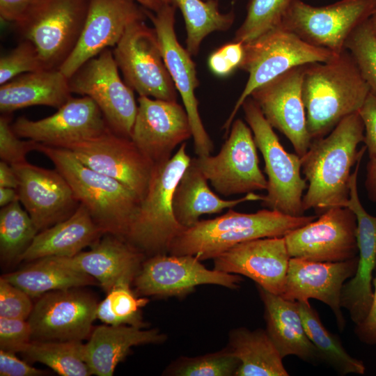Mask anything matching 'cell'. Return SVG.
<instances>
[{"mask_svg": "<svg viewBox=\"0 0 376 376\" xmlns=\"http://www.w3.org/2000/svg\"><path fill=\"white\" fill-rule=\"evenodd\" d=\"M364 126L359 111L343 118L323 138L314 139L301 157V171L308 182L303 209L321 214L329 209L347 207L352 168L366 151L358 150Z\"/></svg>", "mask_w": 376, "mask_h": 376, "instance_id": "6da1fadb", "label": "cell"}, {"mask_svg": "<svg viewBox=\"0 0 376 376\" xmlns=\"http://www.w3.org/2000/svg\"><path fill=\"white\" fill-rule=\"evenodd\" d=\"M369 93L346 49L328 61L306 64L302 96L312 141L324 137L343 118L358 111Z\"/></svg>", "mask_w": 376, "mask_h": 376, "instance_id": "7a4b0ae2", "label": "cell"}, {"mask_svg": "<svg viewBox=\"0 0 376 376\" xmlns=\"http://www.w3.org/2000/svg\"><path fill=\"white\" fill-rule=\"evenodd\" d=\"M318 217H294L268 208L255 213H241L230 208L220 217L198 221L184 228L171 242L169 253L191 255L200 260L213 259L244 242L284 237Z\"/></svg>", "mask_w": 376, "mask_h": 376, "instance_id": "3957f363", "label": "cell"}, {"mask_svg": "<svg viewBox=\"0 0 376 376\" xmlns=\"http://www.w3.org/2000/svg\"><path fill=\"white\" fill-rule=\"evenodd\" d=\"M35 150L51 160L104 233L125 240L140 203L130 189L88 167L66 148L36 142Z\"/></svg>", "mask_w": 376, "mask_h": 376, "instance_id": "277c9868", "label": "cell"}, {"mask_svg": "<svg viewBox=\"0 0 376 376\" xmlns=\"http://www.w3.org/2000/svg\"><path fill=\"white\" fill-rule=\"evenodd\" d=\"M186 149L184 142L169 159L155 164L147 192L125 237L144 254L166 253L172 240L185 228L175 217L173 197L191 160Z\"/></svg>", "mask_w": 376, "mask_h": 376, "instance_id": "5b68a950", "label": "cell"}, {"mask_svg": "<svg viewBox=\"0 0 376 376\" xmlns=\"http://www.w3.org/2000/svg\"><path fill=\"white\" fill-rule=\"evenodd\" d=\"M336 54L328 49L306 42L281 25L244 43V56L239 69L248 72L249 78L222 127L225 135L228 133L242 103L256 88L295 67L328 61Z\"/></svg>", "mask_w": 376, "mask_h": 376, "instance_id": "8992f818", "label": "cell"}, {"mask_svg": "<svg viewBox=\"0 0 376 376\" xmlns=\"http://www.w3.org/2000/svg\"><path fill=\"white\" fill-rule=\"evenodd\" d=\"M242 107L265 162L267 187L262 205L290 216L304 215L303 196L308 185L301 175V157L285 150L251 97Z\"/></svg>", "mask_w": 376, "mask_h": 376, "instance_id": "52a82bcc", "label": "cell"}, {"mask_svg": "<svg viewBox=\"0 0 376 376\" xmlns=\"http://www.w3.org/2000/svg\"><path fill=\"white\" fill-rule=\"evenodd\" d=\"M88 8V0H38L15 25L36 47L45 70H57L78 42Z\"/></svg>", "mask_w": 376, "mask_h": 376, "instance_id": "ba28073f", "label": "cell"}, {"mask_svg": "<svg viewBox=\"0 0 376 376\" xmlns=\"http://www.w3.org/2000/svg\"><path fill=\"white\" fill-rule=\"evenodd\" d=\"M376 12V0H340L324 6L291 0L281 26L313 45L336 54L352 32Z\"/></svg>", "mask_w": 376, "mask_h": 376, "instance_id": "9c48e42d", "label": "cell"}, {"mask_svg": "<svg viewBox=\"0 0 376 376\" xmlns=\"http://www.w3.org/2000/svg\"><path fill=\"white\" fill-rule=\"evenodd\" d=\"M68 82L72 93L95 102L113 132L131 139L138 105L134 91L120 78L109 48L84 63Z\"/></svg>", "mask_w": 376, "mask_h": 376, "instance_id": "30bf717a", "label": "cell"}, {"mask_svg": "<svg viewBox=\"0 0 376 376\" xmlns=\"http://www.w3.org/2000/svg\"><path fill=\"white\" fill-rule=\"evenodd\" d=\"M112 52L124 81L139 96L177 102L154 28L145 21L131 24Z\"/></svg>", "mask_w": 376, "mask_h": 376, "instance_id": "8fae6325", "label": "cell"}, {"mask_svg": "<svg viewBox=\"0 0 376 376\" xmlns=\"http://www.w3.org/2000/svg\"><path fill=\"white\" fill-rule=\"evenodd\" d=\"M253 132L242 120L233 122L219 152L192 159L220 194L228 196L266 190Z\"/></svg>", "mask_w": 376, "mask_h": 376, "instance_id": "7c38bea8", "label": "cell"}, {"mask_svg": "<svg viewBox=\"0 0 376 376\" xmlns=\"http://www.w3.org/2000/svg\"><path fill=\"white\" fill-rule=\"evenodd\" d=\"M59 147L69 150L88 167L123 184L140 201L145 196L155 164L131 139L109 128L95 137Z\"/></svg>", "mask_w": 376, "mask_h": 376, "instance_id": "4fadbf2b", "label": "cell"}, {"mask_svg": "<svg viewBox=\"0 0 376 376\" xmlns=\"http://www.w3.org/2000/svg\"><path fill=\"white\" fill-rule=\"evenodd\" d=\"M174 4L164 3L157 12L146 9L156 31L164 61L180 93L191 127L195 152L198 157L211 155L213 143L202 123L195 89L199 82L191 55L178 40L175 32Z\"/></svg>", "mask_w": 376, "mask_h": 376, "instance_id": "5bb4252c", "label": "cell"}, {"mask_svg": "<svg viewBox=\"0 0 376 376\" xmlns=\"http://www.w3.org/2000/svg\"><path fill=\"white\" fill-rule=\"evenodd\" d=\"M357 220L348 207L327 210L284 236L290 258L341 262L358 256Z\"/></svg>", "mask_w": 376, "mask_h": 376, "instance_id": "9a60e30c", "label": "cell"}, {"mask_svg": "<svg viewBox=\"0 0 376 376\" xmlns=\"http://www.w3.org/2000/svg\"><path fill=\"white\" fill-rule=\"evenodd\" d=\"M242 281L237 274L207 269L194 256L164 253L144 260L133 283L139 295L165 297L182 296L205 284L235 290Z\"/></svg>", "mask_w": 376, "mask_h": 376, "instance_id": "2e32d148", "label": "cell"}, {"mask_svg": "<svg viewBox=\"0 0 376 376\" xmlns=\"http://www.w3.org/2000/svg\"><path fill=\"white\" fill-rule=\"evenodd\" d=\"M80 288L58 290L38 297L28 322L31 340H77L89 336L98 302Z\"/></svg>", "mask_w": 376, "mask_h": 376, "instance_id": "e0dca14e", "label": "cell"}, {"mask_svg": "<svg viewBox=\"0 0 376 376\" xmlns=\"http://www.w3.org/2000/svg\"><path fill=\"white\" fill-rule=\"evenodd\" d=\"M306 65L288 70L250 95L270 125L285 136L300 157L307 152L312 142L302 96Z\"/></svg>", "mask_w": 376, "mask_h": 376, "instance_id": "ac0fdd59", "label": "cell"}, {"mask_svg": "<svg viewBox=\"0 0 376 376\" xmlns=\"http://www.w3.org/2000/svg\"><path fill=\"white\" fill-rule=\"evenodd\" d=\"M147 18L146 8L135 0H88L80 38L59 70L69 78L87 61L114 47L131 24Z\"/></svg>", "mask_w": 376, "mask_h": 376, "instance_id": "d6986e66", "label": "cell"}, {"mask_svg": "<svg viewBox=\"0 0 376 376\" xmlns=\"http://www.w3.org/2000/svg\"><path fill=\"white\" fill-rule=\"evenodd\" d=\"M191 136L185 107L177 102L139 96L131 139L154 164L169 159L175 147Z\"/></svg>", "mask_w": 376, "mask_h": 376, "instance_id": "ffe728a7", "label": "cell"}, {"mask_svg": "<svg viewBox=\"0 0 376 376\" xmlns=\"http://www.w3.org/2000/svg\"><path fill=\"white\" fill-rule=\"evenodd\" d=\"M11 166L19 182V202L38 232L68 218L79 206L70 185L56 169H47L27 161Z\"/></svg>", "mask_w": 376, "mask_h": 376, "instance_id": "44dd1931", "label": "cell"}, {"mask_svg": "<svg viewBox=\"0 0 376 376\" xmlns=\"http://www.w3.org/2000/svg\"><path fill=\"white\" fill-rule=\"evenodd\" d=\"M12 127L21 138L56 147L95 137L109 129L97 105L87 96L72 97L54 114L40 120L19 117Z\"/></svg>", "mask_w": 376, "mask_h": 376, "instance_id": "7402d4cb", "label": "cell"}, {"mask_svg": "<svg viewBox=\"0 0 376 376\" xmlns=\"http://www.w3.org/2000/svg\"><path fill=\"white\" fill-rule=\"evenodd\" d=\"M290 259L284 237L244 242L213 258L214 269L245 276L278 295L284 290Z\"/></svg>", "mask_w": 376, "mask_h": 376, "instance_id": "603a6c76", "label": "cell"}, {"mask_svg": "<svg viewBox=\"0 0 376 376\" xmlns=\"http://www.w3.org/2000/svg\"><path fill=\"white\" fill-rule=\"evenodd\" d=\"M359 257L341 262H317L290 258L283 292L292 301L318 299L333 311L340 331L345 326L340 295L345 282L357 271Z\"/></svg>", "mask_w": 376, "mask_h": 376, "instance_id": "cb8c5ba5", "label": "cell"}, {"mask_svg": "<svg viewBox=\"0 0 376 376\" xmlns=\"http://www.w3.org/2000/svg\"><path fill=\"white\" fill-rule=\"evenodd\" d=\"M361 162V159L357 162L351 175L347 205L357 220L358 263L355 274L344 283L340 295L341 307L348 311L355 324L366 318L370 308L373 298V274L376 269V217L366 212L359 197L357 179Z\"/></svg>", "mask_w": 376, "mask_h": 376, "instance_id": "d4e9b609", "label": "cell"}, {"mask_svg": "<svg viewBox=\"0 0 376 376\" xmlns=\"http://www.w3.org/2000/svg\"><path fill=\"white\" fill-rule=\"evenodd\" d=\"M144 256L125 240L105 233L88 251L72 257H52L62 265L93 276L108 292L119 283H133Z\"/></svg>", "mask_w": 376, "mask_h": 376, "instance_id": "484cf974", "label": "cell"}, {"mask_svg": "<svg viewBox=\"0 0 376 376\" xmlns=\"http://www.w3.org/2000/svg\"><path fill=\"white\" fill-rule=\"evenodd\" d=\"M265 308L266 331L281 356L295 355L301 360L318 364L322 356L307 335L299 311L297 301L267 292L258 286Z\"/></svg>", "mask_w": 376, "mask_h": 376, "instance_id": "4316f807", "label": "cell"}, {"mask_svg": "<svg viewBox=\"0 0 376 376\" xmlns=\"http://www.w3.org/2000/svg\"><path fill=\"white\" fill-rule=\"evenodd\" d=\"M166 336L157 329L131 325H100L84 344L83 357L92 375L111 376L133 346L161 343Z\"/></svg>", "mask_w": 376, "mask_h": 376, "instance_id": "83f0119b", "label": "cell"}, {"mask_svg": "<svg viewBox=\"0 0 376 376\" xmlns=\"http://www.w3.org/2000/svg\"><path fill=\"white\" fill-rule=\"evenodd\" d=\"M87 208L79 203L67 219L38 233L17 261L58 256L72 257L104 235Z\"/></svg>", "mask_w": 376, "mask_h": 376, "instance_id": "f1b7e54d", "label": "cell"}, {"mask_svg": "<svg viewBox=\"0 0 376 376\" xmlns=\"http://www.w3.org/2000/svg\"><path fill=\"white\" fill-rule=\"evenodd\" d=\"M68 78L59 70L22 74L0 87V111L8 114L36 105L56 109L72 97Z\"/></svg>", "mask_w": 376, "mask_h": 376, "instance_id": "f546056e", "label": "cell"}, {"mask_svg": "<svg viewBox=\"0 0 376 376\" xmlns=\"http://www.w3.org/2000/svg\"><path fill=\"white\" fill-rule=\"evenodd\" d=\"M207 179L191 159L173 193V209L178 222L185 228L204 214H215L246 201H263L264 196L251 192L233 200H224L214 193Z\"/></svg>", "mask_w": 376, "mask_h": 376, "instance_id": "4dcf8cb0", "label": "cell"}, {"mask_svg": "<svg viewBox=\"0 0 376 376\" xmlns=\"http://www.w3.org/2000/svg\"><path fill=\"white\" fill-rule=\"evenodd\" d=\"M239 359L235 376H288L283 357L266 330L232 329L227 346Z\"/></svg>", "mask_w": 376, "mask_h": 376, "instance_id": "1f68e13d", "label": "cell"}, {"mask_svg": "<svg viewBox=\"0 0 376 376\" xmlns=\"http://www.w3.org/2000/svg\"><path fill=\"white\" fill-rule=\"evenodd\" d=\"M32 262L19 270L2 275L1 278L21 288L31 297H39L54 290L93 285L97 281L86 273L59 264L52 257Z\"/></svg>", "mask_w": 376, "mask_h": 376, "instance_id": "d6a6232c", "label": "cell"}, {"mask_svg": "<svg viewBox=\"0 0 376 376\" xmlns=\"http://www.w3.org/2000/svg\"><path fill=\"white\" fill-rule=\"evenodd\" d=\"M297 305L307 335L320 353L323 362L340 375L364 374L363 362L347 353L338 337L322 323L318 311L309 301H297Z\"/></svg>", "mask_w": 376, "mask_h": 376, "instance_id": "836d02e7", "label": "cell"}, {"mask_svg": "<svg viewBox=\"0 0 376 376\" xmlns=\"http://www.w3.org/2000/svg\"><path fill=\"white\" fill-rule=\"evenodd\" d=\"M183 16L186 32V49L196 55L203 40L214 31L229 29L235 20L233 10L221 13L217 0H173Z\"/></svg>", "mask_w": 376, "mask_h": 376, "instance_id": "e575fe53", "label": "cell"}, {"mask_svg": "<svg viewBox=\"0 0 376 376\" xmlns=\"http://www.w3.org/2000/svg\"><path fill=\"white\" fill-rule=\"evenodd\" d=\"M84 344L77 340H31L20 351L30 361L43 363L62 376H89Z\"/></svg>", "mask_w": 376, "mask_h": 376, "instance_id": "d590c367", "label": "cell"}, {"mask_svg": "<svg viewBox=\"0 0 376 376\" xmlns=\"http://www.w3.org/2000/svg\"><path fill=\"white\" fill-rule=\"evenodd\" d=\"M31 217L15 201L0 210V254L3 261L18 260L38 234Z\"/></svg>", "mask_w": 376, "mask_h": 376, "instance_id": "8d00e7d4", "label": "cell"}, {"mask_svg": "<svg viewBox=\"0 0 376 376\" xmlns=\"http://www.w3.org/2000/svg\"><path fill=\"white\" fill-rule=\"evenodd\" d=\"M130 283H121L112 288L106 297L98 304L96 317L109 325H131L143 328L141 308L148 299L137 297L130 288Z\"/></svg>", "mask_w": 376, "mask_h": 376, "instance_id": "74e56055", "label": "cell"}, {"mask_svg": "<svg viewBox=\"0 0 376 376\" xmlns=\"http://www.w3.org/2000/svg\"><path fill=\"white\" fill-rule=\"evenodd\" d=\"M291 0H248L246 17L233 41L249 42L281 24Z\"/></svg>", "mask_w": 376, "mask_h": 376, "instance_id": "f35d334b", "label": "cell"}, {"mask_svg": "<svg viewBox=\"0 0 376 376\" xmlns=\"http://www.w3.org/2000/svg\"><path fill=\"white\" fill-rule=\"evenodd\" d=\"M239 359L226 347L224 350L196 357H182L168 368L176 376H235Z\"/></svg>", "mask_w": 376, "mask_h": 376, "instance_id": "ab89813d", "label": "cell"}, {"mask_svg": "<svg viewBox=\"0 0 376 376\" xmlns=\"http://www.w3.org/2000/svg\"><path fill=\"white\" fill-rule=\"evenodd\" d=\"M345 49L354 59L370 91L376 94V36L369 19L352 32Z\"/></svg>", "mask_w": 376, "mask_h": 376, "instance_id": "60d3db41", "label": "cell"}, {"mask_svg": "<svg viewBox=\"0 0 376 376\" xmlns=\"http://www.w3.org/2000/svg\"><path fill=\"white\" fill-rule=\"evenodd\" d=\"M45 70L38 49L33 42L23 40L0 58V84L27 72Z\"/></svg>", "mask_w": 376, "mask_h": 376, "instance_id": "b9f144b4", "label": "cell"}, {"mask_svg": "<svg viewBox=\"0 0 376 376\" xmlns=\"http://www.w3.org/2000/svg\"><path fill=\"white\" fill-rule=\"evenodd\" d=\"M36 141H23L14 132L8 116L0 117V157L10 165L26 162V156L35 150Z\"/></svg>", "mask_w": 376, "mask_h": 376, "instance_id": "7bdbcfd3", "label": "cell"}, {"mask_svg": "<svg viewBox=\"0 0 376 376\" xmlns=\"http://www.w3.org/2000/svg\"><path fill=\"white\" fill-rule=\"evenodd\" d=\"M31 297L23 290L0 279V317L28 320L32 311Z\"/></svg>", "mask_w": 376, "mask_h": 376, "instance_id": "ee69618b", "label": "cell"}, {"mask_svg": "<svg viewBox=\"0 0 376 376\" xmlns=\"http://www.w3.org/2000/svg\"><path fill=\"white\" fill-rule=\"evenodd\" d=\"M27 320L0 317V350L20 352L32 339Z\"/></svg>", "mask_w": 376, "mask_h": 376, "instance_id": "f6af8a7d", "label": "cell"}, {"mask_svg": "<svg viewBox=\"0 0 376 376\" xmlns=\"http://www.w3.org/2000/svg\"><path fill=\"white\" fill-rule=\"evenodd\" d=\"M243 56L244 43L233 41L212 52L208 58V65L214 75L227 76L239 68Z\"/></svg>", "mask_w": 376, "mask_h": 376, "instance_id": "bcb514c9", "label": "cell"}, {"mask_svg": "<svg viewBox=\"0 0 376 376\" xmlns=\"http://www.w3.org/2000/svg\"><path fill=\"white\" fill-rule=\"evenodd\" d=\"M359 113L364 126L363 142L369 157L376 156V94L370 91Z\"/></svg>", "mask_w": 376, "mask_h": 376, "instance_id": "7dc6e473", "label": "cell"}, {"mask_svg": "<svg viewBox=\"0 0 376 376\" xmlns=\"http://www.w3.org/2000/svg\"><path fill=\"white\" fill-rule=\"evenodd\" d=\"M47 373L19 359L14 352L0 350L1 376H41Z\"/></svg>", "mask_w": 376, "mask_h": 376, "instance_id": "c3c4849f", "label": "cell"}, {"mask_svg": "<svg viewBox=\"0 0 376 376\" xmlns=\"http://www.w3.org/2000/svg\"><path fill=\"white\" fill-rule=\"evenodd\" d=\"M373 285V298L370 308L366 318L356 324L354 331L361 342L370 345H376V269Z\"/></svg>", "mask_w": 376, "mask_h": 376, "instance_id": "681fc988", "label": "cell"}, {"mask_svg": "<svg viewBox=\"0 0 376 376\" xmlns=\"http://www.w3.org/2000/svg\"><path fill=\"white\" fill-rule=\"evenodd\" d=\"M38 0H0V17L2 21L20 22Z\"/></svg>", "mask_w": 376, "mask_h": 376, "instance_id": "f907efd6", "label": "cell"}, {"mask_svg": "<svg viewBox=\"0 0 376 376\" xmlns=\"http://www.w3.org/2000/svg\"><path fill=\"white\" fill-rule=\"evenodd\" d=\"M365 188L369 200L376 202V156L370 157L366 165Z\"/></svg>", "mask_w": 376, "mask_h": 376, "instance_id": "816d5d0a", "label": "cell"}, {"mask_svg": "<svg viewBox=\"0 0 376 376\" xmlns=\"http://www.w3.org/2000/svg\"><path fill=\"white\" fill-rule=\"evenodd\" d=\"M19 182L13 166L7 162H0V187L17 189Z\"/></svg>", "mask_w": 376, "mask_h": 376, "instance_id": "f5cc1de1", "label": "cell"}, {"mask_svg": "<svg viewBox=\"0 0 376 376\" xmlns=\"http://www.w3.org/2000/svg\"><path fill=\"white\" fill-rule=\"evenodd\" d=\"M15 201H19L17 189L11 187H0V206L4 207Z\"/></svg>", "mask_w": 376, "mask_h": 376, "instance_id": "db71d44e", "label": "cell"}, {"mask_svg": "<svg viewBox=\"0 0 376 376\" xmlns=\"http://www.w3.org/2000/svg\"><path fill=\"white\" fill-rule=\"evenodd\" d=\"M143 8L152 12L158 11L164 4L162 0H135Z\"/></svg>", "mask_w": 376, "mask_h": 376, "instance_id": "11a10c76", "label": "cell"}, {"mask_svg": "<svg viewBox=\"0 0 376 376\" xmlns=\"http://www.w3.org/2000/svg\"><path fill=\"white\" fill-rule=\"evenodd\" d=\"M369 22L371 26V28L376 36V12L374 13L372 16L369 18Z\"/></svg>", "mask_w": 376, "mask_h": 376, "instance_id": "9f6ffc18", "label": "cell"}, {"mask_svg": "<svg viewBox=\"0 0 376 376\" xmlns=\"http://www.w3.org/2000/svg\"><path fill=\"white\" fill-rule=\"evenodd\" d=\"M164 3L173 4V0H162Z\"/></svg>", "mask_w": 376, "mask_h": 376, "instance_id": "6f0895ef", "label": "cell"}, {"mask_svg": "<svg viewBox=\"0 0 376 376\" xmlns=\"http://www.w3.org/2000/svg\"><path fill=\"white\" fill-rule=\"evenodd\" d=\"M217 1H219V0H217Z\"/></svg>", "mask_w": 376, "mask_h": 376, "instance_id": "680465c9", "label": "cell"}]
</instances>
